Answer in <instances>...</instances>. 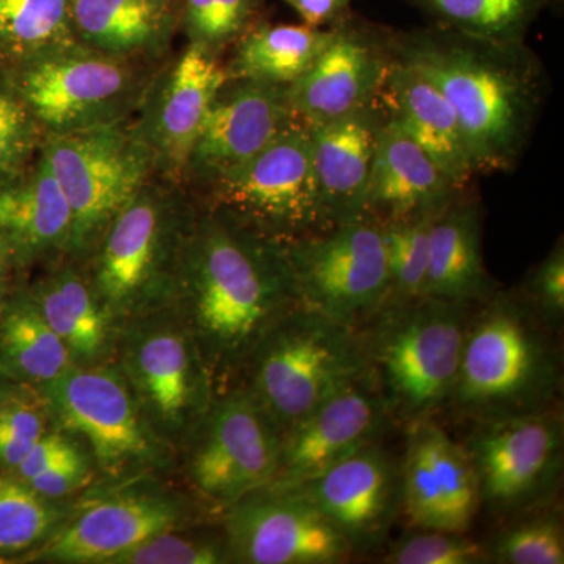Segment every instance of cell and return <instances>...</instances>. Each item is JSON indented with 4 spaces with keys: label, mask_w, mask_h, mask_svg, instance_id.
Returning <instances> with one entry per match:
<instances>
[{
    "label": "cell",
    "mask_w": 564,
    "mask_h": 564,
    "mask_svg": "<svg viewBox=\"0 0 564 564\" xmlns=\"http://www.w3.org/2000/svg\"><path fill=\"white\" fill-rule=\"evenodd\" d=\"M386 117L444 170L462 191L477 176L455 110L432 80L393 55L377 95Z\"/></svg>",
    "instance_id": "26"
},
{
    "label": "cell",
    "mask_w": 564,
    "mask_h": 564,
    "mask_svg": "<svg viewBox=\"0 0 564 564\" xmlns=\"http://www.w3.org/2000/svg\"><path fill=\"white\" fill-rule=\"evenodd\" d=\"M434 217L436 215L380 221L391 281L386 304L410 303L423 299L429 270L430 228Z\"/></svg>",
    "instance_id": "35"
},
{
    "label": "cell",
    "mask_w": 564,
    "mask_h": 564,
    "mask_svg": "<svg viewBox=\"0 0 564 564\" xmlns=\"http://www.w3.org/2000/svg\"><path fill=\"white\" fill-rule=\"evenodd\" d=\"M392 423L372 372L364 375L282 434L278 473L269 486L291 488L317 477L364 445L380 443Z\"/></svg>",
    "instance_id": "19"
},
{
    "label": "cell",
    "mask_w": 564,
    "mask_h": 564,
    "mask_svg": "<svg viewBox=\"0 0 564 564\" xmlns=\"http://www.w3.org/2000/svg\"><path fill=\"white\" fill-rule=\"evenodd\" d=\"M173 306L220 391L262 337L302 304L284 245L206 209L196 214L182 251Z\"/></svg>",
    "instance_id": "1"
},
{
    "label": "cell",
    "mask_w": 564,
    "mask_h": 564,
    "mask_svg": "<svg viewBox=\"0 0 564 564\" xmlns=\"http://www.w3.org/2000/svg\"><path fill=\"white\" fill-rule=\"evenodd\" d=\"M11 70V87L44 135L122 121L140 98V77L129 61L80 43Z\"/></svg>",
    "instance_id": "14"
},
{
    "label": "cell",
    "mask_w": 564,
    "mask_h": 564,
    "mask_svg": "<svg viewBox=\"0 0 564 564\" xmlns=\"http://www.w3.org/2000/svg\"><path fill=\"white\" fill-rule=\"evenodd\" d=\"M41 131L10 80L0 79V181L21 173L39 148Z\"/></svg>",
    "instance_id": "41"
},
{
    "label": "cell",
    "mask_w": 564,
    "mask_h": 564,
    "mask_svg": "<svg viewBox=\"0 0 564 564\" xmlns=\"http://www.w3.org/2000/svg\"><path fill=\"white\" fill-rule=\"evenodd\" d=\"M51 429V415L39 389L14 386L0 404V470L13 473Z\"/></svg>",
    "instance_id": "37"
},
{
    "label": "cell",
    "mask_w": 564,
    "mask_h": 564,
    "mask_svg": "<svg viewBox=\"0 0 564 564\" xmlns=\"http://www.w3.org/2000/svg\"><path fill=\"white\" fill-rule=\"evenodd\" d=\"M470 314L447 406L469 422L555 406L562 359L521 295L496 292Z\"/></svg>",
    "instance_id": "3"
},
{
    "label": "cell",
    "mask_w": 564,
    "mask_h": 564,
    "mask_svg": "<svg viewBox=\"0 0 564 564\" xmlns=\"http://www.w3.org/2000/svg\"><path fill=\"white\" fill-rule=\"evenodd\" d=\"M403 510L419 530L464 533L481 507L473 462L432 419L408 426Z\"/></svg>",
    "instance_id": "21"
},
{
    "label": "cell",
    "mask_w": 564,
    "mask_h": 564,
    "mask_svg": "<svg viewBox=\"0 0 564 564\" xmlns=\"http://www.w3.org/2000/svg\"><path fill=\"white\" fill-rule=\"evenodd\" d=\"M299 14L302 24L314 29L333 28L350 13L352 0H282Z\"/></svg>",
    "instance_id": "44"
},
{
    "label": "cell",
    "mask_w": 564,
    "mask_h": 564,
    "mask_svg": "<svg viewBox=\"0 0 564 564\" xmlns=\"http://www.w3.org/2000/svg\"><path fill=\"white\" fill-rule=\"evenodd\" d=\"M96 481L95 463L87 448L55 464L28 481L32 491L50 500H66L90 488Z\"/></svg>",
    "instance_id": "43"
},
{
    "label": "cell",
    "mask_w": 564,
    "mask_h": 564,
    "mask_svg": "<svg viewBox=\"0 0 564 564\" xmlns=\"http://www.w3.org/2000/svg\"><path fill=\"white\" fill-rule=\"evenodd\" d=\"M0 182H2V181H0Z\"/></svg>",
    "instance_id": "48"
},
{
    "label": "cell",
    "mask_w": 564,
    "mask_h": 564,
    "mask_svg": "<svg viewBox=\"0 0 564 564\" xmlns=\"http://www.w3.org/2000/svg\"><path fill=\"white\" fill-rule=\"evenodd\" d=\"M473 307L423 296L386 304L364 326L370 372L393 422L411 426L447 404Z\"/></svg>",
    "instance_id": "5"
},
{
    "label": "cell",
    "mask_w": 564,
    "mask_h": 564,
    "mask_svg": "<svg viewBox=\"0 0 564 564\" xmlns=\"http://www.w3.org/2000/svg\"><path fill=\"white\" fill-rule=\"evenodd\" d=\"M220 522L232 563L336 564L352 554L339 530L292 489L248 494L221 511Z\"/></svg>",
    "instance_id": "16"
},
{
    "label": "cell",
    "mask_w": 564,
    "mask_h": 564,
    "mask_svg": "<svg viewBox=\"0 0 564 564\" xmlns=\"http://www.w3.org/2000/svg\"><path fill=\"white\" fill-rule=\"evenodd\" d=\"M285 489L313 503L352 552L383 543L403 510L402 467L380 443L364 445L317 477Z\"/></svg>",
    "instance_id": "18"
},
{
    "label": "cell",
    "mask_w": 564,
    "mask_h": 564,
    "mask_svg": "<svg viewBox=\"0 0 564 564\" xmlns=\"http://www.w3.org/2000/svg\"><path fill=\"white\" fill-rule=\"evenodd\" d=\"M393 62L392 32L348 13L310 69L288 87L289 101L310 128L373 101Z\"/></svg>",
    "instance_id": "17"
},
{
    "label": "cell",
    "mask_w": 564,
    "mask_h": 564,
    "mask_svg": "<svg viewBox=\"0 0 564 564\" xmlns=\"http://www.w3.org/2000/svg\"><path fill=\"white\" fill-rule=\"evenodd\" d=\"M386 113L378 98L311 129L315 182L329 225L367 215L366 202Z\"/></svg>",
    "instance_id": "24"
},
{
    "label": "cell",
    "mask_w": 564,
    "mask_h": 564,
    "mask_svg": "<svg viewBox=\"0 0 564 564\" xmlns=\"http://www.w3.org/2000/svg\"><path fill=\"white\" fill-rule=\"evenodd\" d=\"M196 214L176 188L148 181L82 262L118 326L172 306Z\"/></svg>",
    "instance_id": "4"
},
{
    "label": "cell",
    "mask_w": 564,
    "mask_h": 564,
    "mask_svg": "<svg viewBox=\"0 0 564 564\" xmlns=\"http://www.w3.org/2000/svg\"><path fill=\"white\" fill-rule=\"evenodd\" d=\"M369 372L361 332L299 306L256 345L240 384L284 434Z\"/></svg>",
    "instance_id": "6"
},
{
    "label": "cell",
    "mask_w": 564,
    "mask_h": 564,
    "mask_svg": "<svg viewBox=\"0 0 564 564\" xmlns=\"http://www.w3.org/2000/svg\"><path fill=\"white\" fill-rule=\"evenodd\" d=\"M521 296L547 328L558 329L564 317L563 239L532 269Z\"/></svg>",
    "instance_id": "42"
},
{
    "label": "cell",
    "mask_w": 564,
    "mask_h": 564,
    "mask_svg": "<svg viewBox=\"0 0 564 564\" xmlns=\"http://www.w3.org/2000/svg\"><path fill=\"white\" fill-rule=\"evenodd\" d=\"M76 39L93 51L129 58L158 54L169 43V0H74Z\"/></svg>",
    "instance_id": "29"
},
{
    "label": "cell",
    "mask_w": 564,
    "mask_h": 564,
    "mask_svg": "<svg viewBox=\"0 0 564 564\" xmlns=\"http://www.w3.org/2000/svg\"><path fill=\"white\" fill-rule=\"evenodd\" d=\"M295 118L288 87L228 79L204 117L184 176L209 187L254 158Z\"/></svg>",
    "instance_id": "20"
},
{
    "label": "cell",
    "mask_w": 564,
    "mask_h": 564,
    "mask_svg": "<svg viewBox=\"0 0 564 564\" xmlns=\"http://www.w3.org/2000/svg\"><path fill=\"white\" fill-rule=\"evenodd\" d=\"M18 384V381H14L13 378L10 377L9 373L3 370V367L0 366V404L3 403V400L9 397L11 389Z\"/></svg>",
    "instance_id": "46"
},
{
    "label": "cell",
    "mask_w": 564,
    "mask_h": 564,
    "mask_svg": "<svg viewBox=\"0 0 564 564\" xmlns=\"http://www.w3.org/2000/svg\"><path fill=\"white\" fill-rule=\"evenodd\" d=\"M207 191L206 209L281 245L333 228L315 182L311 129L299 117Z\"/></svg>",
    "instance_id": "11"
},
{
    "label": "cell",
    "mask_w": 564,
    "mask_h": 564,
    "mask_svg": "<svg viewBox=\"0 0 564 564\" xmlns=\"http://www.w3.org/2000/svg\"><path fill=\"white\" fill-rule=\"evenodd\" d=\"M392 50L451 104L477 176L513 172L547 95L543 63L525 41L480 39L432 24L392 33Z\"/></svg>",
    "instance_id": "2"
},
{
    "label": "cell",
    "mask_w": 564,
    "mask_h": 564,
    "mask_svg": "<svg viewBox=\"0 0 564 564\" xmlns=\"http://www.w3.org/2000/svg\"><path fill=\"white\" fill-rule=\"evenodd\" d=\"M391 564H486L491 563L488 545L443 530H419L403 536L384 556Z\"/></svg>",
    "instance_id": "40"
},
{
    "label": "cell",
    "mask_w": 564,
    "mask_h": 564,
    "mask_svg": "<svg viewBox=\"0 0 564 564\" xmlns=\"http://www.w3.org/2000/svg\"><path fill=\"white\" fill-rule=\"evenodd\" d=\"M11 269L13 267L10 265L3 252L0 251V314H2L3 306L9 300V273Z\"/></svg>",
    "instance_id": "45"
},
{
    "label": "cell",
    "mask_w": 564,
    "mask_h": 564,
    "mask_svg": "<svg viewBox=\"0 0 564 564\" xmlns=\"http://www.w3.org/2000/svg\"><path fill=\"white\" fill-rule=\"evenodd\" d=\"M491 563L563 564L564 529L558 511L516 522L488 545Z\"/></svg>",
    "instance_id": "38"
},
{
    "label": "cell",
    "mask_w": 564,
    "mask_h": 564,
    "mask_svg": "<svg viewBox=\"0 0 564 564\" xmlns=\"http://www.w3.org/2000/svg\"><path fill=\"white\" fill-rule=\"evenodd\" d=\"M82 496L61 529L21 562L110 564L154 534L207 524L212 516H221L195 494L163 484L162 477L96 484Z\"/></svg>",
    "instance_id": "9"
},
{
    "label": "cell",
    "mask_w": 564,
    "mask_h": 564,
    "mask_svg": "<svg viewBox=\"0 0 564 564\" xmlns=\"http://www.w3.org/2000/svg\"><path fill=\"white\" fill-rule=\"evenodd\" d=\"M463 445L477 475L481 505L494 513H527L558 491L564 429L556 406L474 422Z\"/></svg>",
    "instance_id": "15"
},
{
    "label": "cell",
    "mask_w": 564,
    "mask_h": 564,
    "mask_svg": "<svg viewBox=\"0 0 564 564\" xmlns=\"http://www.w3.org/2000/svg\"><path fill=\"white\" fill-rule=\"evenodd\" d=\"M463 192L395 121L386 117L370 173L367 214L378 221L430 217L451 206Z\"/></svg>",
    "instance_id": "25"
},
{
    "label": "cell",
    "mask_w": 564,
    "mask_h": 564,
    "mask_svg": "<svg viewBox=\"0 0 564 564\" xmlns=\"http://www.w3.org/2000/svg\"><path fill=\"white\" fill-rule=\"evenodd\" d=\"M70 239L69 204L43 155L0 182V251L13 269L69 258Z\"/></svg>",
    "instance_id": "23"
},
{
    "label": "cell",
    "mask_w": 564,
    "mask_h": 564,
    "mask_svg": "<svg viewBox=\"0 0 564 564\" xmlns=\"http://www.w3.org/2000/svg\"><path fill=\"white\" fill-rule=\"evenodd\" d=\"M451 31L500 41H524L552 0H408Z\"/></svg>",
    "instance_id": "33"
},
{
    "label": "cell",
    "mask_w": 564,
    "mask_h": 564,
    "mask_svg": "<svg viewBox=\"0 0 564 564\" xmlns=\"http://www.w3.org/2000/svg\"><path fill=\"white\" fill-rule=\"evenodd\" d=\"M52 426L87 447L96 484L162 477L180 467L177 456L151 429L131 386L113 361L69 369L36 388Z\"/></svg>",
    "instance_id": "7"
},
{
    "label": "cell",
    "mask_w": 564,
    "mask_h": 564,
    "mask_svg": "<svg viewBox=\"0 0 564 564\" xmlns=\"http://www.w3.org/2000/svg\"><path fill=\"white\" fill-rule=\"evenodd\" d=\"M0 366L18 383L33 388L57 380L74 367L28 291L9 296L0 314Z\"/></svg>",
    "instance_id": "31"
},
{
    "label": "cell",
    "mask_w": 564,
    "mask_h": 564,
    "mask_svg": "<svg viewBox=\"0 0 564 564\" xmlns=\"http://www.w3.org/2000/svg\"><path fill=\"white\" fill-rule=\"evenodd\" d=\"M333 36V28L306 24H256L240 36L229 79L291 87L313 66Z\"/></svg>",
    "instance_id": "30"
},
{
    "label": "cell",
    "mask_w": 564,
    "mask_h": 564,
    "mask_svg": "<svg viewBox=\"0 0 564 564\" xmlns=\"http://www.w3.org/2000/svg\"><path fill=\"white\" fill-rule=\"evenodd\" d=\"M552 2H554V0H552Z\"/></svg>",
    "instance_id": "47"
},
{
    "label": "cell",
    "mask_w": 564,
    "mask_h": 564,
    "mask_svg": "<svg viewBox=\"0 0 564 564\" xmlns=\"http://www.w3.org/2000/svg\"><path fill=\"white\" fill-rule=\"evenodd\" d=\"M300 304L361 332L389 299L381 223L372 215L284 245Z\"/></svg>",
    "instance_id": "12"
},
{
    "label": "cell",
    "mask_w": 564,
    "mask_h": 564,
    "mask_svg": "<svg viewBox=\"0 0 564 564\" xmlns=\"http://www.w3.org/2000/svg\"><path fill=\"white\" fill-rule=\"evenodd\" d=\"M226 563H232V558L220 522L218 530L206 524L165 530L122 552L110 564Z\"/></svg>",
    "instance_id": "36"
},
{
    "label": "cell",
    "mask_w": 564,
    "mask_h": 564,
    "mask_svg": "<svg viewBox=\"0 0 564 564\" xmlns=\"http://www.w3.org/2000/svg\"><path fill=\"white\" fill-rule=\"evenodd\" d=\"M496 293L481 251L478 204L459 196L434 217L423 296L477 306Z\"/></svg>",
    "instance_id": "28"
},
{
    "label": "cell",
    "mask_w": 564,
    "mask_h": 564,
    "mask_svg": "<svg viewBox=\"0 0 564 564\" xmlns=\"http://www.w3.org/2000/svg\"><path fill=\"white\" fill-rule=\"evenodd\" d=\"M74 0H0V66H18L79 43Z\"/></svg>",
    "instance_id": "32"
},
{
    "label": "cell",
    "mask_w": 564,
    "mask_h": 564,
    "mask_svg": "<svg viewBox=\"0 0 564 564\" xmlns=\"http://www.w3.org/2000/svg\"><path fill=\"white\" fill-rule=\"evenodd\" d=\"M265 0H185L184 29L191 43L217 54L251 28Z\"/></svg>",
    "instance_id": "39"
},
{
    "label": "cell",
    "mask_w": 564,
    "mask_h": 564,
    "mask_svg": "<svg viewBox=\"0 0 564 564\" xmlns=\"http://www.w3.org/2000/svg\"><path fill=\"white\" fill-rule=\"evenodd\" d=\"M228 79L215 52L191 43L159 82L137 129L154 154L155 170L170 180L184 177L204 117Z\"/></svg>",
    "instance_id": "22"
},
{
    "label": "cell",
    "mask_w": 564,
    "mask_h": 564,
    "mask_svg": "<svg viewBox=\"0 0 564 564\" xmlns=\"http://www.w3.org/2000/svg\"><path fill=\"white\" fill-rule=\"evenodd\" d=\"M25 291L65 345L74 366L113 361L118 325L80 262L63 258L47 263L43 276Z\"/></svg>",
    "instance_id": "27"
},
{
    "label": "cell",
    "mask_w": 564,
    "mask_h": 564,
    "mask_svg": "<svg viewBox=\"0 0 564 564\" xmlns=\"http://www.w3.org/2000/svg\"><path fill=\"white\" fill-rule=\"evenodd\" d=\"M40 154L69 204V259L84 262L110 221L155 172L154 154L137 126H95L44 135Z\"/></svg>",
    "instance_id": "10"
},
{
    "label": "cell",
    "mask_w": 564,
    "mask_h": 564,
    "mask_svg": "<svg viewBox=\"0 0 564 564\" xmlns=\"http://www.w3.org/2000/svg\"><path fill=\"white\" fill-rule=\"evenodd\" d=\"M74 503L50 500L0 470V558L24 556L61 529Z\"/></svg>",
    "instance_id": "34"
},
{
    "label": "cell",
    "mask_w": 564,
    "mask_h": 564,
    "mask_svg": "<svg viewBox=\"0 0 564 564\" xmlns=\"http://www.w3.org/2000/svg\"><path fill=\"white\" fill-rule=\"evenodd\" d=\"M113 362L162 443L181 458L217 397L206 359L174 306L118 326Z\"/></svg>",
    "instance_id": "8"
},
{
    "label": "cell",
    "mask_w": 564,
    "mask_h": 564,
    "mask_svg": "<svg viewBox=\"0 0 564 564\" xmlns=\"http://www.w3.org/2000/svg\"><path fill=\"white\" fill-rule=\"evenodd\" d=\"M282 434L243 384L226 386L181 455L192 492L217 510L274 480Z\"/></svg>",
    "instance_id": "13"
}]
</instances>
